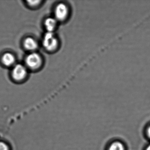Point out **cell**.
Segmentation results:
<instances>
[{"label": "cell", "instance_id": "cell-1", "mask_svg": "<svg viewBox=\"0 0 150 150\" xmlns=\"http://www.w3.org/2000/svg\"><path fill=\"white\" fill-rule=\"evenodd\" d=\"M42 43L44 48L50 51L55 50L58 45L57 40L52 32H47L45 33Z\"/></svg>", "mask_w": 150, "mask_h": 150}, {"label": "cell", "instance_id": "cell-2", "mask_svg": "<svg viewBox=\"0 0 150 150\" xmlns=\"http://www.w3.org/2000/svg\"><path fill=\"white\" fill-rule=\"evenodd\" d=\"M26 63L30 68L36 69L39 67L42 64V58L39 54L33 52L27 56Z\"/></svg>", "mask_w": 150, "mask_h": 150}, {"label": "cell", "instance_id": "cell-3", "mask_svg": "<svg viewBox=\"0 0 150 150\" xmlns=\"http://www.w3.org/2000/svg\"><path fill=\"white\" fill-rule=\"evenodd\" d=\"M27 74L26 67L22 64L16 65L12 71V76L16 80L21 81L23 79Z\"/></svg>", "mask_w": 150, "mask_h": 150}, {"label": "cell", "instance_id": "cell-4", "mask_svg": "<svg viewBox=\"0 0 150 150\" xmlns=\"http://www.w3.org/2000/svg\"><path fill=\"white\" fill-rule=\"evenodd\" d=\"M68 13L69 11L67 6L63 3H60L57 6L55 9L56 19L59 21H64L68 16Z\"/></svg>", "mask_w": 150, "mask_h": 150}, {"label": "cell", "instance_id": "cell-5", "mask_svg": "<svg viewBox=\"0 0 150 150\" xmlns=\"http://www.w3.org/2000/svg\"><path fill=\"white\" fill-rule=\"evenodd\" d=\"M24 46L28 50L33 51L38 47V43L35 40L31 37L27 38L24 42Z\"/></svg>", "mask_w": 150, "mask_h": 150}, {"label": "cell", "instance_id": "cell-6", "mask_svg": "<svg viewBox=\"0 0 150 150\" xmlns=\"http://www.w3.org/2000/svg\"><path fill=\"white\" fill-rule=\"evenodd\" d=\"M3 64L6 66L13 65L15 62V58L12 53L7 52L3 55L2 57Z\"/></svg>", "mask_w": 150, "mask_h": 150}, {"label": "cell", "instance_id": "cell-7", "mask_svg": "<svg viewBox=\"0 0 150 150\" xmlns=\"http://www.w3.org/2000/svg\"><path fill=\"white\" fill-rule=\"evenodd\" d=\"M57 21L56 19L53 18H47L45 22V26L47 32H53L57 26Z\"/></svg>", "mask_w": 150, "mask_h": 150}, {"label": "cell", "instance_id": "cell-8", "mask_svg": "<svg viewBox=\"0 0 150 150\" xmlns=\"http://www.w3.org/2000/svg\"><path fill=\"white\" fill-rule=\"evenodd\" d=\"M109 150H124V147L122 143L114 142L110 146Z\"/></svg>", "mask_w": 150, "mask_h": 150}, {"label": "cell", "instance_id": "cell-9", "mask_svg": "<svg viewBox=\"0 0 150 150\" xmlns=\"http://www.w3.org/2000/svg\"><path fill=\"white\" fill-rule=\"evenodd\" d=\"M0 150H9V147L4 142H0Z\"/></svg>", "mask_w": 150, "mask_h": 150}, {"label": "cell", "instance_id": "cell-10", "mask_svg": "<svg viewBox=\"0 0 150 150\" xmlns=\"http://www.w3.org/2000/svg\"><path fill=\"white\" fill-rule=\"evenodd\" d=\"M41 1H28V2L29 5L32 6H36L38 5Z\"/></svg>", "mask_w": 150, "mask_h": 150}, {"label": "cell", "instance_id": "cell-11", "mask_svg": "<svg viewBox=\"0 0 150 150\" xmlns=\"http://www.w3.org/2000/svg\"><path fill=\"white\" fill-rule=\"evenodd\" d=\"M147 134H148V136H149V137L150 138V126L148 129V130H147Z\"/></svg>", "mask_w": 150, "mask_h": 150}, {"label": "cell", "instance_id": "cell-12", "mask_svg": "<svg viewBox=\"0 0 150 150\" xmlns=\"http://www.w3.org/2000/svg\"><path fill=\"white\" fill-rule=\"evenodd\" d=\"M146 150H150V145L148 146V147L146 148Z\"/></svg>", "mask_w": 150, "mask_h": 150}]
</instances>
